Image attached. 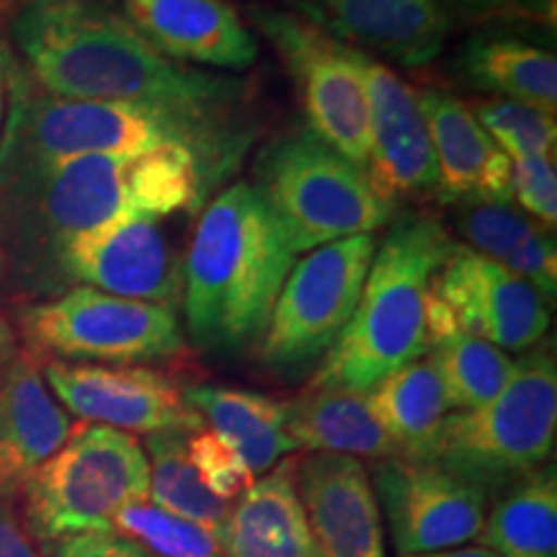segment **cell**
<instances>
[{
  "label": "cell",
  "instance_id": "obj_1",
  "mask_svg": "<svg viewBox=\"0 0 557 557\" xmlns=\"http://www.w3.org/2000/svg\"><path fill=\"white\" fill-rule=\"evenodd\" d=\"M9 37L34 83L60 99L129 101L261 132L253 83L171 60L111 0L32 5L9 21Z\"/></svg>",
  "mask_w": 557,
  "mask_h": 557
},
{
  "label": "cell",
  "instance_id": "obj_2",
  "mask_svg": "<svg viewBox=\"0 0 557 557\" xmlns=\"http://www.w3.org/2000/svg\"><path fill=\"white\" fill-rule=\"evenodd\" d=\"M3 78L11 107L0 137V171L86 156L132 158L178 145L191 152L214 194L259 139L256 132L212 127L143 103L60 99L39 88L18 60Z\"/></svg>",
  "mask_w": 557,
  "mask_h": 557
},
{
  "label": "cell",
  "instance_id": "obj_3",
  "mask_svg": "<svg viewBox=\"0 0 557 557\" xmlns=\"http://www.w3.org/2000/svg\"><path fill=\"white\" fill-rule=\"evenodd\" d=\"M295 253L250 184L212 197L186 248L184 305L199 348L238 351L267 331Z\"/></svg>",
  "mask_w": 557,
  "mask_h": 557
},
{
  "label": "cell",
  "instance_id": "obj_4",
  "mask_svg": "<svg viewBox=\"0 0 557 557\" xmlns=\"http://www.w3.org/2000/svg\"><path fill=\"white\" fill-rule=\"evenodd\" d=\"M127 160L86 156L0 171V297L21 308L73 289L67 248L129 209Z\"/></svg>",
  "mask_w": 557,
  "mask_h": 557
},
{
  "label": "cell",
  "instance_id": "obj_5",
  "mask_svg": "<svg viewBox=\"0 0 557 557\" xmlns=\"http://www.w3.org/2000/svg\"><path fill=\"white\" fill-rule=\"evenodd\" d=\"M457 243L429 212H403L374 250L354 318L323 357L310 385L369 393L429 351L431 282Z\"/></svg>",
  "mask_w": 557,
  "mask_h": 557
},
{
  "label": "cell",
  "instance_id": "obj_6",
  "mask_svg": "<svg viewBox=\"0 0 557 557\" xmlns=\"http://www.w3.org/2000/svg\"><path fill=\"white\" fill-rule=\"evenodd\" d=\"M250 178L292 253L374 235L398 218V209L374 194L367 173L310 129L271 137L256 152Z\"/></svg>",
  "mask_w": 557,
  "mask_h": 557
},
{
  "label": "cell",
  "instance_id": "obj_7",
  "mask_svg": "<svg viewBox=\"0 0 557 557\" xmlns=\"http://www.w3.org/2000/svg\"><path fill=\"white\" fill-rule=\"evenodd\" d=\"M557 367L553 348H532L487 406L444 418L431 462L498 493L553 455Z\"/></svg>",
  "mask_w": 557,
  "mask_h": 557
},
{
  "label": "cell",
  "instance_id": "obj_8",
  "mask_svg": "<svg viewBox=\"0 0 557 557\" xmlns=\"http://www.w3.org/2000/svg\"><path fill=\"white\" fill-rule=\"evenodd\" d=\"M26 519L41 542L111 532L124 506L148 500L150 465L137 438L81 423L24 485Z\"/></svg>",
  "mask_w": 557,
  "mask_h": 557
},
{
  "label": "cell",
  "instance_id": "obj_9",
  "mask_svg": "<svg viewBox=\"0 0 557 557\" xmlns=\"http://www.w3.org/2000/svg\"><path fill=\"white\" fill-rule=\"evenodd\" d=\"M16 323L32 354L73 364L160 361L186 348L176 310L94 287H73L60 297L21 305Z\"/></svg>",
  "mask_w": 557,
  "mask_h": 557
},
{
  "label": "cell",
  "instance_id": "obj_10",
  "mask_svg": "<svg viewBox=\"0 0 557 557\" xmlns=\"http://www.w3.org/2000/svg\"><path fill=\"white\" fill-rule=\"evenodd\" d=\"M374 250V235H354L292 263L261 333L263 367L276 374H297L331 351L354 318Z\"/></svg>",
  "mask_w": 557,
  "mask_h": 557
},
{
  "label": "cell",
  "instance_id": "obj_11",
  "mask_svg": "<svg viewBox=\"0 0 557 557\" xmlns=\"http://www.w3.org/2000/svg\"><path fill=\"white\" fill-rule=\"evenodd\" d=\"M248 21L295 83L310 132L364 171L369 160L367 54L341 45L287 9L250 3Z\"/></svg>",
  "mask_w": 557,
  "mask_h": 557
},
{
  "label": "cell",
  "instance_id": "obj_12",
  "mask_svg": "<svg viewBox=\"0 0 557 557\" xmlns=\"http://www.w3.org/2000/svg\"><path fill=\"white\" fill-rule=\"evenodd\" d=\"M169 220L124 209L114 220L81 235L65 253L70 287L83 284L114 297L178 308L184 299L186 250Z\"/></svg>",
  "mask_w": 557,
  "mask_h": 557
},
{
  "label": "cell",
  "instance_id": "obj_13",
  "mask_svg": "<svg viewBox=\"0 0 557 557\" xmlns=\"http://www.w3.org/2000/svg\"><path fill=\"white\" fill-rule=\"evenodd\" d=\"M374 485L403 557L462 547L483 532L487 493L436 462L380 459Z\"/></svg>",
  "mask_w": 557,
  "mask_h": 557
},
{
  "label": "cell",
  "instance_id": "obj_14",
  "mask_svg": "<svg viewBox=\"0 0 557 557\" xmlns=\"http://www.w3.org/2000/svg\"><path fill=\"white\" fill-rule=\"evenodd\" d=\"M45 382L70 413L99 426L148 436L160 431L194 434L205 429V421L184 400L176 380L158 369L50 359L45 361Z\"/></svg>",
  "mask_w": 557,
  "mask_h": 557
},
{
  "label": "cell",
  "instance_id": "obj_15",
  "mask_svg": "<svg viewBox=\"0 0 557 557\" xmlns=\"http://www.w3.org/2000/svg\"><path fill=\"white\" fill-rule=\"evenodd\" d=\"M459 333L506 351H529L549 329L547 297L468 246H455L434 278Z\"/></svg>",
  "mask_w": 557,
  "mask_h": 557
},
{
  "label": "cell",
  "instance_id": "obj_16",
  "mask_svg": "<svg viewBox=\"0 0 557 557\" xmlns=\"http://www.w3.org/2000/svg\"><path fill=\"white\" fill-rule=\"evenodd\" d=\"M369 160L364 173L377 197L400 212L403 199H421L438 186L434 148L416 88L385 62L364 65Z\"/></svg>",
  "mask_w": 557,
  "mask_h": 557
},
{
  "label": "cell",
  "instance_id": "obj_17",
  "mask_svg": "<svg viewBox=\"0 0 557 557\" xmlns=\"http://www.w3.org/2000/svg\"><path fill=\"white\" fill-rule=\"evenodd\" d=\"M287 11L354 50L400 67L434 62L449 37L442 0H284Z\"/></svg>",
  "mask_w": 557,
  "mask_h": 557
},
{
  "label": "cell",
  "instance_id": "obj_18",
  "mask_svg": "<svg viewBox=\"0 0 557 557\" xmlns=\"http://www.w3.org/2000/svg\"><path fill=\"white\" fill-rule=\"evenodd\" d=\"M297 493L318 557H385L377 493L357 457L297 459Z\"/></svg>",
  "mask_w": 557,
  "mask_h": 557
},
{
  "label": "cell",
  "instance_id": "obj_19",
  "mask_svg": "<svg viewBox=\"0 0 557 557\" xmlns=\"http://www.w3.org/2000/svg\"><path fill=\"white\" fill-rule=\"evenodd\" d=\"M434 148L436 199L513 201V163L457 96L438 88H416Z\"/></svg>",
  "mask_w": 557,
  "mask_h": 557
},
{
  "label": "cell",
  "instance_id": "obj_20",
  "mask_svg": "<svg viewBox=\"0 0 557 557\" xmlns=\"http://www.w3.org/2000/svg\"><path fill=\"white\" fill-rule=\"evenodd\" d=\"M124 13L160 52L184 65L243 73L259 41L227 0H124Z\"/></svg>",
  "mask_w": 557,
  "mask_h": 557
},
{
  "label": "cell",
  "instance_id": "obj_21",
  "mask_svg": "<svg viewBox=\"0 0 557 557\" xmlns=\"http://www.w3.org/2000/svg\"><path fill=\"white\" fill-rule=\"evenodd\" d=\"M70 431L73 421L52 398L32 354H13L0 377V500L24 491Z\"/></svg>",
  "mask_w": 557,
  "mask_h": 557
},
{
  "label": "cell",
  "instance_id": "obj_22",
  "mask_svg": "<svg viewBox=\"0 0 557 557\" xmlns=\"http://www.w3.org/2000/svg\"><path fill=\"white\" fill-rule=\"evenodd\" d=\"M225 557H318L297 493V459H284L230 508L220 534Z\"/></svg>",
  "mask_w": 557,
  "mask_h": 557
},
{
  "label": "cell",
  "instance_id": "obj_23",
  "mask_svg": "<svg viewBox=\"0 0 557 557\" xmlns=\"http://www.w3.org/2000/svg\"><path fill=\"white\" fill-rule=\"evenodd\" d=\"M455 227L468 248L537 287L547 299L557 289V246L540 222L511 201H455Z\"/></svg>",
  "mask_w": 557,
  "mask_h": 557
},
{
  "label": "cell",
  "instance_id": "obj_24",
  "mask_svg": "<svg viewBox=\"0 0 557 557\" xmlns=\"http://www.w3.org/2000/svg\"><path fill=\"white\" fill-rule=\"evenodd\" d=\"M455 67L470 88L555 114L557 58L545 47L511 34L478 32L462 41Z\"/></svg>",
  "mask_w": 557,
  "mask_h": 557
},
{
  "label": "cell",
  "instance_id": "obj_25",
  "mask_svg": "<svg viewBox=\"0 0 557 557\" xmlns=\"http://www.w3.org/2000/svg\"><path fill=\"white\" fill-rule=\"evenodd\" d=\"M184 400L238 451L253 478L276 468L284 455L297 451L287 434V403L225 385H194L184 393Z\"/></svg>",
  "mask_w": 557,
  "mask_h": 557
},
{
  "label": "cell",
  "instance_id": "obj_26",
  "mask_svg": "<svg viewBox=\"0 0 557 557\" xmlns=\"http://www.w3.org/2000/svg\"><path fill=\"white\" fill-rule=\"evenodd\" d=\"M287 434L297 449L369 457L377 462L398 457L369 408L367 393L344 387L308 385L297 400L287 403Z\"/></svg>",
  "mask_w": 557,
  "mask_h": 557
},
{
  "label": "cell",
  "instance_id": "obj_27",
  "mask_svg": "<svg viewBox=\"0 0 557 557\" xmlns=\"http://www.w3.org/2000/svg\"><path fill=\"white\" fill-rule=\"evenodd\" d=\"M369 408L403 459L431 462L449 403L434 361L416 359L367 393Z\"/></svg>",
  "mask_w": 557,
  "mask_h": 557
},
{
  "label": "cell",
  "instance_id": "obj_28",
  "mask_svg": "<svg viewBox=\"0 0 557 557\" xmlns=\"http://www.w3.org/2000/svg\"><path fill=\"white\" fill-rule=\"evenodd\" d=\"M480 540L500 557H557L555 470L537 468L500 487Z\"/></svg>",
  "mask_w": 557,
  "mask_h": 557
},
{
  "label": "cell",
  "instance_id": "obj_29",
  "mask_svg": "<svg viewBox=\"0 0 557 557\" xmlns=\"http://www.w3.org/2000/svg\"><path fill=\"white\" fill-rule=\"evenodd\" d=\"M186 438L189 434H181V431H160L148 436V444H145L150 455L148 498L163 511L189 519L220 540L230 517V504L201 483L189 459Z\"/></svg>",
  "mask_w": 557,
  "mask_h": 557
},
{
  "label": "cell",
  "instance_id": "obj_30",
  "mask_svg": "<svg viewBox=\"0 0 557 557\" xmlns=\"http://www.w3.org/2000/svg\"><path fill=\"white\" fill-rule=\"evenodd\" d=\"M212 199L197 160L186 148H165L127 160V205L132 212L152 218L197 214Z\"/></svg>",
  "mask_w": 557,
  "mask_h": 557
},
{
  "label": "cell",
  "instance_id": "obj_31",
  "mask_svg": "<svg viewBox=\"0 0 557 557\" xmlns=\"http://www.w3.org/2000/svg\"><path fill=\"white\" fill-rule=\"evenodd\" d=\"M449 408L478 410L508 385L517 361L483 338L455 333L429 348Z\"/></svg>",
  "mask_w": 557,
  "mask_h": 557
},
{
  "label": "cell",
  "instance_id": "obj_32",
  "mask_svg": "<svg viewBox=\"0 0 557 557\" xmlns=\"http://www.w3.org/2000/svg\"><path fill=\"white\" fill-rule=\"evenodd\" d=\"M111 532L160 557H225L220 540L212 532L189 519L163 511L152 500L124 506L111 521Z\"/></svg>",
  "mask_w": 557,
  "mask_h": 557
},
{
  "label": "cell",
  "instance_id": "obj_33",
  "mask_svg": "<svg viewBox=\"0 0 557 557\" xmlns=\"http://www.w3.org/2000/svg\"><path fill=\"white\" fill-rule=\"evenodd\" d=\"M472 114L511 160L553 158L557 145L555 114L519 101H475Z\"/></svg>",
  "mask_w": 557,
  "mask_h": 557
},
{
  "label": "cell",
  "instance_id": "obj_34",
  "mask_svg": "<svg viewBox=\"0 0 557 557\" xmlns=\"http://www.w3.org/2000/svg\"><path fill=\"white\" fill-rule=\"evenodd\" d=\"M186 449H189V459L201 483L227 504L240 498L253 485L256 478L243 462V457L212 429H199L189 434Z\"/></svg>",
  "mask_w": 557,
  "mask_h": 557
},
{
  "label": "cell",
  "instance_id": "obj_35",
  "mask_svg": "<svg viewBox=\"0 0 557 557\" xmlns=\"http://www.w3.org/2000/svg\"><path fill=\"white\" fill-rule=\"evenodd\" d=\"M513 163V197L524 212L537 218L542 227L557 222L555 158H519Z\"/></svg>",
  "mask_w": 557,
  "mask_h": 557
},
{
  "label": "cell",
  "instance_id": "obj_36",
  "mask_svg": "<svg viewBox=\"0 0 557 557\" xmlns=\"http://www.w3.org/2000/svg\"><path fill=\"white\" fill-rule=\"evenodd\" d=\"M459 11L478 18H521L555 29V0H451Z\"/></svg>",
  "mask_w": 557,
  "mask_h": 557
},
{
  "label": "cell",
  "instance_id": "obj_37",
  "mask_svg": "<svg viewBox=\"0 0 557 557\" xmlns=\"http://www.w3.org/2000/svg\"><path fill=\"white\" fill-rule=\"evenodd\" d=\"M58 557H150V553L116 532H86L62 540Z\"/></svg>",
  "mask_w": 557,
  "mask_h": 557
},
{
  "label": "cell",
  "instance_id": "obj_38",
  "mask_svg": "<svg viewBox=\"0 0 557 557\" xmlns=\"http://www.w3.org/2000/svg\"><path fill=\"white\" fill-rule=\"evenodd\" d=\"M0 557H39L9 506L0 500Z\"/></svg>",
  "mask_w": 557,
  "mask_h": 557
},
{
  "label": "cell",
  "instance_id": "obj_39",
  "mask_svg": "<svg viewBox=\"0 0 557 557\" xmlns=\"http://www.w3.org/2000/svg\"><path fill=\"white\" fill-rule=\"evenodd\" d=\"M413 557H500L498 553H493L491 547H451V549H442V553H429V555H413Z\"/></svg>",
  "mask_w": 557,
  "mask_h": 557
},
{
  "label": "cell",
  "instance_id": "obj_40",
  "mask_svg": "<svg viewBox=\"0 0 557 557\" xmlns=\"http://www.w3.org/2000/svg\"><path fill=\"white\" fill-rule=\"evenodd\" d=\"M41 3H58V0H0V24H9L16 13Z\"/></svg>",
  "mask_w": 557,
  "mask_h": 557
},
{
  "label": "cell",
  "instance_id": "obj_41",
  "mask_svg": "<svg viewBox=\"0 0 557 557\" xmlns=\"http://www.w3.org/2000/svg\"><path fill=\"white\" fill-rule=\"evenodd\" d=\"M13 357V333L9 320L0 315V361H9Z\"/></svg>",
  "mask_w": 557,
  "mask_h": 557
},
{
  "label": "cell",
  "instance_id": "obj_42",
  "mask_svg": "<svg viewBox=\"0 0 557 557\" xmlns=\"http://www.w3.org/2000/svg\"><path fill=\"white\" fill-rule=\"evenodd\" d=\"M13 65H16V54H13L9 41L0 37V73L5 75Z\"/></svg>",
  "mask_w": 557,
  "mask_h": 557
},
{
  "label": "cell",
  "instance_id": "obj_43",
  "mask_svg": "<svg viewBox=\"0 0 557 557\" xmlns=\"http://www.w3.org/2000/svg\"><path fill=\"white\" fill-rule=\"evenodd\" d=\"M3 109H5V78L0 73V127H3Z\"/></svg>",
  "mask_w": 557,
  "mask_h": 557
}]
</instances>
